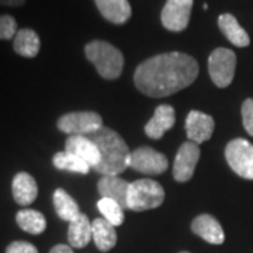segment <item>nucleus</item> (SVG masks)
I'll return each instance as SVG.
<instances>
[{"label": "nucleus", "instance_id": "obj_1", "mask_svg": "<svg viewBox=\"0 0 253 253\" xmlns=\"http://www.w3.org/2000/svg\"><path fill=\"white\" fill-rule=\"evenodd\" d=\"M199 76V63L187 54L155 55L136 68L134 83L145 96L161 99L189 87Z\"/></svg>", "mask_w": 253, "mask_h": 253}, {"label": "nucleus", "instance_id": "obj_2", "mask_svg": "<svg viewBox=\"0 0 253 253\" xmlns=\"http://www.w3.org/2000/svg\"><path fill=\"white\" fill-rule=\"evenodd\" d=\"M86 136H89L99 149L100 161L93 168L96 172L103 176H118L128 168L131 151L114 129L103 126L96 132Z\"/></svg>", "mask_w": 253, "mask_h": 253}, {"label": "nucleus", "instance_id": "obj_3", "mask_svg": "<svg viewBox=\"0 0 253 253\" xmlns=\"http://www.w3.org/2000/svg\"><path fill=\"white\" fill-rule=\"evenodd\" d=\"M86 58L90 61L101 78L107 81L118 79L124 68V56L121 51L107 41L96 40L84 46Z\"/></svg>", "mask_w": 253, "mask_h": 253}, {"label": "nucleus", "instance_id": "obj_4", "mask_svg": "<svg viewBox=\"0 0 253 253\" xmlns=\"http://www.w3.org/2000/svg\"><path fill=\"white\" fill-rule=\"evenodd\" d=\"M165 190L158 181L139 179L131 181L126 199V208L132 211H146L162 206Z\"/></svg>", "mask_w": 253, "mask_h": 253}, {"label": "nucleus", "instance_id": "obj_5", "mask_svg": "<svg viewBox=\"0 0 253 253\" xmlns=\"http://www.w3.org/2000/svg\"><path fill=\"white\" fill-rule=\"evenodd\" d=\"M236 55L228 48L214 49L208 58V73L214 84L224 89L228 87L235 76Z\"/></svg>", "mask_w": 253, "mask_h": 253}, {"label": "nucleus", "instance_id": "obj_6", "mask_svg": "<svg viewBox=\"0 0 253 253\" xmlns=\"http://www.w3.org/2000/svg\"><path fill=\"white\" fill-rule=\"evenodd\" d=\"M229 168L246 180H253V145L244 138L232 139L225 148Z\"/></svg>", "mask_w": 253, "mask_h": 253}, {"label": "nucleus", "instance_id": "obj_7", "mask_svg": "<svg viewBox=\"0 0 253 253\" xmlns=\"http://www.w3.org/2000/svg\"><path fill=\"white\" fill-rule=\"evenodd\" d=\"M59 131L68 135H90L103 126V118L94 111H73L58 118Z\"/></svg>", "mask_w": 253, "mask_h": 253}, {"label": "nucleus", "instance_id": "obj_8", "mask_svg": "<svg viewBox=\"0 0 253 253\" xmlns=\"http://www.w3.org/2000/svg\"><path fill=\"white\" fill-rule=\"evenodd\" d=\"M168 158L149 146H141L131 152L128 168L145 174H162L168 170Z\"/></svg>", "mask_w": 253, "mask_h": 253}, {"label": "nucleus", "instance_id": "obj_9", "mask_svg": "<svg viewBox=\"0 0 253 253\" xmlns=\"http://www.w3.org/2000/svg\"><path fill=\"white\" fill-rule=\"evenodd\" d=\"M194 0H168L161 13L163 27L173 33H180L189 26Z\"/></svg>", "mask_w": 253, "mask_h": 253}, {"label": "nucleus", "instance_id": "obj_10", "mask_svg": "<svg viewBox=\"0 0 253 253\" xmlns=\"http://www.w3.org/2000/svg\"><path fill=\"white\" fill-rule=\"evenodd\" d=\"M199 159V145L194 144V142H184L181 145L179 151H177L176 158H174V163H173V177H174V180L180 181V183L189 181L194 174Z\"/></svg>", "mask_w": 253, "mask_h": 253}, {"label": "nucleus", "instance_id": "obj_11", "mask_svg": "<svg viewBox=\"0 0 253 253\" xmlns=\"http://www.w3.org/2000/svg\"><path fill=\"white\" fill-rule=\"evenodd\" d=\"M215 128L214 118L206 113H201L197 110H193L187 114L186 118V132L190 142L194 144H203L208 141Z\"/></svg>", "mask_w": 253, "mask_h": 253}, {"label": "nucleus", "instance_id": "obj_12", "mask_svg": "<svg viewBox=\"0 0 253 253\" xmlns=\"http://www.w3.org/2000/svg\"><path fill=\"white\" fill-rule=\"evenodd\" d=\"M176 121L174 109L169 104H161L155 109L154 117L145 126V134L152 139H161L165 132L172 129Z\"/></svg>", "mask_w": 253, "mask_h": 253}, {"label": "nucleus", "instance_id": "obj_13", "mask_svg": "<svg viewBox=\"0 0 253 253\" xmlns=\"http://www.w3.org/2000/svg\"><path fill=\"white\" fill-rule=\"evenodd\" d=\"M65 151L69 154L76 155L82 161L87 163L91 169L99 163L100 154L96 144L91 141L89 136L84 135H71L68 136L65 142Z\"/></svg>", "mask_w": 253, "mask_h": 253}, {"label": "nucleus", "instance_id": "obj_14", "mask_svg": "<svg viewBox=\"0 0 253 253\" xmlns=\"http://www.w3.org/2000/svg\"><path fill=\"white\" fill-rule=\"evenodd\" d=\"M191 231L203 238L206 242L212 245H221L225 241V234L221 224L210 214H201L194 218L191 224Z\"/></svg>", "mask_w": 253, "mask_h": 253}, {"label": "nucleus", "instance_id": "obj_15", "mask_svg": "<svg viewBox=\"0 0 253 253\" xmlns=\"http://www.w3.org/2000/svg\"><path fill=\"white\" fill-rule=\"evenodd\" d=\"M11 191L14 201L26 207L36 201L38 196V186L36 179L27 172H20L14 176L11 183Z\"/></svg>", "mask_w": 253, "mask_h": 253}, {"label": "nucleus", "instance_id": "obj_16", "mask_svg": "<svg viewBox=\"0 0 253 253\" xmlns=\"http://www.w3.org/2000/svg\"><path fill=\"white\" fill-rule=\"evenodd\" d=\"M97 190L101 199L113 200L123 208H126L129 181L124 180L118 176H103L97 184Z\"/></svg>", "mask_w": 253, "mask_h": 253}, {"label": "nucleus", "instance_id": "obj_17", "mask_svg": "<svg viewBox=\"0 0 253 253\" xmlns=\"http://www.w3.org/2000/svg\"><path fill=\"white\" fill-rule=\"evenodd\" d=\"M100 14L113 24H124L131 17V4L128 0H94Z\"/></svg>", "mask_w": 253, "mask_h": 253}, {"label": "nucleus", "instance_id": "obj_18", "mask_svg": "<svg viewBox=\"0 0 253 253\" xmlns=\"http://www.w3.org/2000/svg\"><path fill=\"white\" fill-rule=\"evenodd\" d=\"M218 27L222 31V34L228 38V41L235 46L245 48L251 44V38L244 28L241 27L235 16H232L229 13L221 14L218 17Z\"/></svg>", "mask_w": 253, "mask_h": 253}, {"label": "nucleus", "instance_id": "obj_19", "mask_svg": "<svg viewBox=\"0 0 253 253\" xmlns=\"http://www.w3.org/2000/svg\"><path fill=\"white\" fill-rule=\"evenodd\" d=\"M93 241L101 252H109L117 244V232L116 226L110 224L104 218H96L91 222Z\"/></svg>", "mask_w": 253, "mask_h": 253}, {"label": "nucleus", "instance_id": "obj_20", "mask_svg": "<svg viewBox=\"0 0 253 253\" xmlns=\"http://www.w3.org/2000/svg\"><path fill=\"white\" fill-rule=\"evenodd\" d=\"M93 238V231H91V222L89 221L87 215L82 214L78 215L73 221L69 222L68 228V241L72 248H84L90 242Z\"/></svg>", "mask_w": 253, "mask_h": 253}, {"label": "nucleus", "instance_id": "obj_21", "mask_svg": "<svg viewBox=\"0 0 253 253\" xmlns=\"http://www.w3.org/2000/svg\"><path fill=\"white\" fill-rule=\"evenodd\" d=\"M13 48L16 54L24 58H36L40 48H41V40L34 30L31 28H21L13 40Z\"/></svg>", "mask_w": 253, "mask_h": 253}, {"label": "nucleus", "instance_id": "obj_22", "mask_svg": "<svg viewBox=\"0 0 253 253\" xmlns=\"http://www.w3.org/2000/svg\"><path fill=\"white\" fill-rule=\"evenodd\" d=\"M16 222L23 231H26L31 235H40L46 228L45 217L40 211L31 210V208L20 210L16 214Z\"/></svg>", "mask_w": 253, "mask_h": 253}, {"label": "nucleus", "instance_id": "obj_23", "mask_svg": "<svg viewBox=\"0 0 253 253\" xmlns=\"http://www.w3.org/2000/svg\"><path fill=\"white\" fill-rule=\"evenodd\" d=\"M54 207L61 219L71 222L78 215H81L79 206L63 189H56L54 193Z\"/></svg>", "mask_w": 253, "mask_h": 253}, {"label": "nucleus", "instance_id": "obj_24", "mask_svg": "<svg viewBox=\"0 0 253 253\" xmlns=\"http://www.w3.org/2000/svg\"><path fill=\"white\" fill-rule=\"evenodd\" d=\"M52 163L59 170H68V172L81 173V174H87L91 169L90 166L84 161H82L81 158H78L76 155L69 154L66 151L55 154L52 158Z\"/></svg>", "mask_w": 253, "mask_h": 253}, {"label": "nucleus", "instance_id": "obj_25", "mask_svg": "<svg viewBox=\"0 0 253 253\" xmlns=\"http://www.w3.org/2000/svg\"><path fill=\"white\" fill-rule=\"evenodd\" d=\"M97 208L103 218L107 219L110 224H113L114 226L121 225L124 222V208L116 201L110 199H100L97 203Z\"/></svg>", "mask_w": 253, "mask_h": 253}, {"label": "nucleus", "instance_id": "obj_26", "mask_svg": "<svg viewBox=\"0 0 253 253\" xmlns=\"http://www.w3.org/2000/svg\"><path fill=\"white\" fill-rule=\"evenodd\" d=\"M18 33L17 21L10 14H1L0 16V40H11Z\"/></svg>", "mask_w": 253, "mask_h": 253}, {"label": "nucleus", "instance_id": "obj_27", "mask_svg": "<svg viewBox=\"0 0 253 253\" xmlns=\"http://www.w3.org/2000/svg\"><path fill=\"white\" fill-rule=\"evenodd\" d=\"M242 121L245 131L253 136V99H246L242 104Z\"/></svg>", "mask_w": 253, "mask_h": 253}, {"label": "nucleus", "instance_id": "obj_28", "mask_svg": "<svg viewBox=\"0 0 253 253\" xmlns=\"http://www.w3.org/2000/svg\"><path fill=\"white\" fill-rule=\"evenodd\" d=\"M6 253H38V249L26 241H14L6 248Z\"/></svg>", "mask_w": 253, "mask_h": 253}, {"label": "nucleus", "instance_id": "obj_29", "mask_svg": "<svg viewBox=\"0 0 253 253\" xmlns=\"http://www.w3.org/2000/svg\"><path fill=\"white\" fill-rule=\"evenodd\" d=\"M26 3V0H0V6L6 7H20Z\"/></svg>", "mask_w": 253, "mask_h": 253}, {"label": "nucleus", "instance_id": "obj_30", "mask_svg": "<svg viewBox=\"0 0 253 253\" xmlns=\"http://www.w3.org/2000/svg\"><path fill=\"white\" fill-rule=\"evenodd\" d=\"M49 253H73V251L72 248L68 246V245H56V246H54L51 249Z\"/></svg>", "mask_w": 253, "mask_h": 253}, {"label": "nucleus", "instance_id": "obj_31", "mask_svg": "<svg viewBox=\"0 0 253 253\" xmlns=\"http://www.w3.org/2000/svg\"><path fill=\"white\" fill-rule=\"evenodd\" d=\"M180 253H190V252H180Z\"/></svg>", "mask_w": 253, "mask_h": 253}]
</instances>
